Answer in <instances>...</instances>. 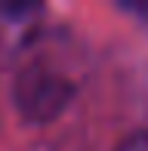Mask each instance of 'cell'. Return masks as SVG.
I'll return each instance as SVG.
<instances>
[{
	"label": "cell",
	"instance_id": "obj_1",
	"mask_svg": "<svg viewBox=\"0 0 148 151\" xmlns=\"http://www.w3.org/2000/svg\"><path fill=\"white\" fill-rule=\"evenodd\" d=\"M74 86L62 71L34 62L16 74V105L28 120H50L68 105Z\"/></svg>",
	"mask_w": 148,
	"mask_h": 151
}]
</instances>
